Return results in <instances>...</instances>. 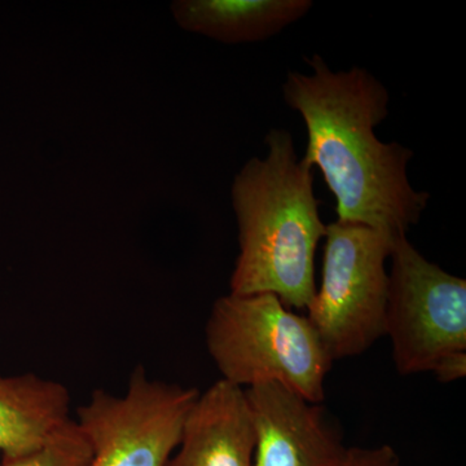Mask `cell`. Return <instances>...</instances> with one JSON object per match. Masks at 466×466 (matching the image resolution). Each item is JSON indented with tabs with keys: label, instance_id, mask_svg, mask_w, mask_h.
Returning a JSON list of instances; mask_svg holds the SVG:
<instances>
[{
	"label": "cell",
	"instance_id": "6da1fadb",
	"mask_svg": "<svg viewBox=\"0 0 466 466\" xmlns=\"http://www.w3.org/2000/svg\"><path fill=\"white\" fill-rule=\"evenodd\" d=\"M305 61L311 73L289 72L283 85L285 103L308 130L302 161L323 175L336 198L337 220L406 235L431 193L416 191L408 179L413 150L376 137L389 116L388 88L363 67L333 72L319 54Z\"/></svg>",
	"mask_w": 466,
	"mask_h": 466
},
{
	"label": "cell",
	"instance_id": "7a4b0ae2",
	"mask_svg": "<svg viewBox=\"0 0 466 466\" xmlns=\"http://www.w3.org/2000/svg\"><path fill=\"white\" fill-rule=\"evenodd\" d=\"M268 155L253 157L233 179L240 254L231 294H275L288 309H308L317 291L315 254L327 233L314 168L297 156L287 130L266 135Z\"/></svg>",
	"mask_w": 466,
	"mask_h": 466
},
{
	"label": "cell",
	"instance_id": "3957f363",
	"mask_svg": "<svg viewBox=\"0 0 466 466\" xmlns=\"http://www.w3.org/2000/svg\"><path fill=\"white\" fill-rule=\"evenodd\" d=\"M207 346L222 380L232 385L280 383L312 403L324 400L332 358L309 318L275 294L218 299L207 324Z\"/></svg>",
	"mask_w": 466,
	"mask_h": 466
},
{
	"label": "cell",
	"instance_id": "277c9868",
	"mask_svg": "<svg viewBox=\"0 0 466 466\" xmlns=\"http://www.w3.org/2000/svg\"><path fill=\"white\" fill-rule=\"evenodd\" d=\"M395 238L355 223L327 225L321 283L306 309L332 360L363 354L385 336V265Z\"/></svg>",
	"mask_w": 466,
	"mask_h": 466
},
{
	"label": "cell",
	"instance_id": "5b68a950",
	"mask_svg": "<svg viewBox=\"0 0 466 466\" xmlns=\"http://www.w3.org/2000/svg\"><path fill=\"white\" fill-rule=\"evenodd\" d=\"M389 272L385 336L400 375L433 372L466 355V281L398 236Z\"/></svg>",
	"mask_w": 466,
	"mask_h": 466
},
{
	"label": "cell",
	"instance_id": "8992f818",
	"mask_svg": "<svg viewBox=\"0 0 466 466\" xmlns=\"http://www.w3.org/2000/svg\"><path fill=\"white\" fill-rule=\"evenodd\" d=\"M200 391L150 379L137 366L127 391L96 389L75 420L91 450L87 466H167Z\"/></svg>",
	"mask_w": 466,
	"mask_h": 466
},
{
	"label": "cell",
	"instance_id": "52a82bcc",
	"mask_svg": "<svg viewBox=\"0 0 466 466\" xmlns=\"http://www.w3.org/2000/svg\"><path fill=\"white\" fill-rule=\"evenodd\" d=\"M253 421V466H342L348 450L319 403L280 383L244 389Z\"/></svg>",
	"mask_w": 466,
	"mask_h": 466
},
{
	"label": "cell",
	"instance_id": "ba28073f",
	"mask_svg": "<svg viewBox=\"0 0 466 466\" xmlns=\"http://www.w3.org/2000/svg\"><path fill=\"white\" fill-rule=\"evenodd\" d=\"M254 447L244 389L219 380L198 395L167 466H253Z\"/></svg>",
	"mask_w": 466,
	"mask_h": 466
},
{
	"label": "cell",
	"instance_id": "9c48e42d",
	"mask_svg": "<svg viewBox=\"0 0 466 466\" xmlns=\"http://www.w3.org/2000/svg\"><path fill=\"white\" fill-rule=\"evenodd\" d=\"M72 420L66 386L35 373L0 375V453L21 458L41 449Z\"/></svg>",
	"mask_w": 466,
	"mask_h": 466
},
{
	"label": "cell",
	"instance_id": "30bf717a",
	"mask_svg": "<svg viewBox=\"0 0 466 466\" xmlns=\"http://www.w3.org/2000/svg\"><path fill=\"white\" fill-rule=\"evenodd\" d=\"M311 0H177L175 21L187 32L226 45L266 41L305 17Z\"/></svg>",
	"mask_w": 466,
	"mask_h": 466
},
{
	"label": "cell",
	"instance_id": "8fae6325",
	"mask_svg": "<svg viewBox=\"0 0 466 466\" xmlns=\"http://www.w3.org/2000/svg\"><path fill=\"white\" fill-rule=\"evenodd\" d=\"M91 450L75 420H70L47 443L29 455L0 460V466H87Z\"/></svg>",
	"mask_w": 466,
	"mask_h": 466
},
{
	"label": "cell",
	"instance_id": "7c38bea8",
	"mask_svg": "<svg viewBox=\"0 0 466 466\" xmlns=\"http://www.w3.org/2000/svg\"><path fill=\"white\" fill-rule=\"evenodd\" d=\"M342 466H401L395 451L389 446L376 449H349Z\"/></svg>",
	"mask_w": 466,
	"mask_h": 466
}]
</instances>
